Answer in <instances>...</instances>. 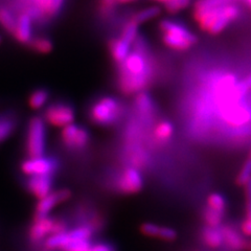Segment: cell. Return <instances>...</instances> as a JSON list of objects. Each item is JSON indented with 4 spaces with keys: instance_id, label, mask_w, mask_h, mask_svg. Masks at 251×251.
I'll return each mask as SVG.
<instances>
[{
    "instance_id": "35",
    "label": "cell",
    "mask_w": 251,
    "mask_h": 251,
    "mask_svg": "<svg viewBox=\"0 0 251 251\" xmlns=\"http://www.w3.org/2000/svg\"><path fill=\"white\" fill-rule=\"evenodd\" d=\"M115 4H116L115 0H101V7L107 11L113 9V6Z\"/></svg>"
},
{
    "instance_id": "13",
    "label": "cell",
    "mask_w": 251,
    "mask_h": 251,
    "mask_svg": "<svg viewBox=\"0 0 251 251\" xmlns=\"http://www.w3.org/2000/svg\"><path fill=\"white\" fill-rule=\"evenodd\" d=\"M140 232L147 237L158 239L166 242H173L177 239V231L169 226L158 225L152 222L143 223L139 227Z\"/></svg>"
},
{
    "instance_id": "28",
    "label": "cell",
    "mask_w": 251,
    "mask_h": 251,
    "mask_svg": "<svg viewBox=\"0 0 251 251\" xmlns=\"http://www.w3.org/2000/svg\"><path fill=\"white\" fill-rule=\"evenodd\" d=\"M202 218H203V221H204V223H205L206 226L221 227L224 216L220 215L218 213H215V211L210 210L206 207H204V209L202 210Z\"/></svg>"
},
{
    "instance_id": "7",
    "label": "cell",
    "mask_w": 251,
    "mask_h": 251,
    "mask_svg": "<svg viewBox=\"0 0 251 251\" xmlns=\"http://www.w3.org/2000/svg\"><path fill=\"white\" fill-rule=\"evenodd\" d=\"M113 188L123 195H134L144 187V178L139 170L129 167L124 168L113 179Z\"/></svg>"
},
{
    "instance_id": "26",
    "label": "cell",
    "mask_w": 251,
    "mask_h": 251,
    "mask_svg": "<svg viewBox=\"0 0 251 251\" xmlns=\"http://www.w3.org/2000/svg\"><path fill=\"white\" fill-rule=\"evenodd\" d=\"M29 45L39 53H49L52 50V42L46 37H37L30 41Z\"/></svg>"
},
{
    "instance_id": "40",
    "label": "cell",
    "mask_w": 251,
    "mask_h": 251,
    "mask_svg": "<svg viewBox=\"0 0 251 251\" xmlns=\"http://www.w3.org/2000/svg\"><path fill=\"white\" fill-rule=\"evenodd\" d=\"M247 157H249V158H251V148H250V150H249V153H248Z\"/></svg>"
},
{
    "instance_id": "27",
    "label": "cell",
    "mask_w": 251,
    "mask_h": 251,
    "mask_svg": "<svg viewBox=\"0 0 251 251\" xmlns=\"http://www.w3.org/2000/svg\"><path fill=\"white\" fill-rule=\"evenodd\" d=\"M16 122L13 117L3 116L0 117V143L5 140L14 132Z\"/></svg>"
},
{
    "instance_id": "11",
    "label": "cell",
    "mask_w": 251,
    "mask_h": 251,
    "mask_svg": "<svg viewBox=\"0 0 251 251\" xmlns=\"http://www.w3.org/2000/svg\"><path fill=\"white\" fill-rule=\"evenodd\" d=\"M72 196L73 193L68 188H61L59 191L51 192L46 197L39 200V202L37 203L34 219L50 217V214L54 207L63 202L68 201L72 198Z\"/></svg>"
},
{
    "instance_id": "6",
    "label": "cell",
    "mask_w": 251,
    "mask_h": 251,
    "mask_svg": "<svg viewBox=\"0 0 251 251\" xmlns=\"http://www.w3.org/2000/svg\"><path fill=\"white\" fill-rule=\"evenodd\" d=\"M46 149V127L41 117H33L29 121L26 134V152L28 158L44 156Z\"/></svg>"
},
{
    "instance_id": "30",
    "label": "cell",
    "mask_w": 251,
    "mask_h": 251,
    "mask_svg": "<svg viewBox=\"0 0 251 251\" xmlns=\"http://www.w3.org/2000/svg\"><path fill=\"white\" fill-rule=\"evenodd\" d=\"M229 1L230 0H198V1L195 3L194 11L213 9V7H218V6L228 4Z\"/></svg>"
},
{
    "instance_id": "29",
    "label": "cell",
    "mask_w": 251,
    "mask_h": 251,
    "mask_svg": "<svg viewBox=\"0 0 251 251\" xmlns=\"http://www.w3.org/2000/svg\"><path fill=\"white\" fill-rule=\"evenodd\" d=\"M250 179H251V158L247 157L245 162L243 163L241 170L238 173L237 178H235V183H237L239 186L244 187Z\"/></svg>"
},
{
    "instance_id": "16",
    "label": "cell",
    "mask_w": 251,
    "mask_h": 251,
    "mask_svg": "<svg viewBox=\"0 0 251 251\" xmlns=\"http://www.w3.org/2000/svg\"><path fill=\"white\" fill-rule=\"evenodd\" d=\"M224 244L231 251H242L243 244H244L245 238L243 237L241 231H239L232 225H224L221 227Z\"/></svg>"
},
{
    "instance_id": "15",
    "label": "cell",
    "mask_w": 251,
    "mask_h": 251,
    "mask_svg": "<svg viewBox=\"0 0 251 251\" xmlns=\"http://www.w3.org/2000/svg\"><path fill=\"white\" fill-rule=\"evenodd\" d=\"M13 36L22 44H29L33 40V18L28 14L23 13L17 18V25Z\"/></svg>"
},
{
    "instance_id": "43",
    "label": "cell",
    "mask_w": 251,
    "mask_h": 251,
    "mask_svg": "<svg viewBox=\"0 0 251 251\" xmlns=\"http://www.w3.org/2000/svg\"><path fill=\"white\" fill-rule=\"evenodd\" d=\"M114 251H116V250H114Z\"/></svg>"
},
{
    "instance_id": "12",
    "label": "cell",
    "mask_w": 251,
    "mask_h": 251,
    "mask_svg": "<svg viewBox=\"0 0 251 251\" xmlns=\"http://www.w3.org/2000/svg\"><path fill=\"white\" fill-rule=\"evenodd\" d=\"M27 2L31 7L28 14L30 17L35 16L38 18H52L60 13L65 0H27Z\"/></svg>"
},
{
    "instance_id": "39",
    "label": "cell",
    "mask_w": 251,
    "mask_h": 251,
    "mask_svg": "<svg viewBox=\"0 0 251 251\" xmlns=\"http://www.w3.org/2000/svg\"><path fill=\"white\" fill-rule=\"evenodd\" d=\"M155 1H158V2H162V3L164 4V3H166V2H168V1H169V0H155Z\"/></svg>"
},
{
    "instance_id": "3",
    "label": "cell",
    "mask_w": 251,
    "mask_h": 251,
    "mask_svg": "<svg viewBox=\"0 0 251 251\" xmlns=\"http://www.w3.org/2000/svg\"><path fill=\"white\" fill-rule=\"evenodd\" d=\"M164 45L177 51H185L197 43L198 38L183 23L175 20H162L159 25Z\"/></svg>"
},
{
    "instance_id": "2",
    "label": "cell",
    "mask_w": 251,
    "mask_h": 251,
    "mask_svg": "<svg viewBox=\"0 0 251 251\" xmlns=\"http://www.w3.org/2000/svg\"><path fill=\"white\" fill-rule=\"evenodd\" d=\"M240 15L238 6L232 4H225L213 9L194 11V17L199 23L200 27L209 34H219L229 25L231 21L237 19Z\"/></svg>"
},
{
    "instance_id": "21",
    "label": "cell",
    "mask_w": 251,
    "mask_h": 251,
    "mask_svg": "<svg viewBox=\"0 0 251 251\" xmlns=\"http://www.w3.org/2000/svg\"><path fill=\"white\" fill-rule=\"evenodd\" d=\"M206 208L215 211L222 216H225L227 209V203L225 198L219 193H211L208 195L206 199Z\"/></svg>"
},
{
    "instance_id": "32",
    "label": "cell",
    "mask_w": 251,
    "mask_h": 251,
    "mask_svg": "<svg viewBox=\"0 0 251 251\" xmlns=\"http://www.w3.org/2000/svg\"><path fill=\"white\" fill-rule=\"evenodd\" d=\"M245 190V199H246V217L251 220V179L244 186Z\"/></svg>"
},
{
    "instance_id": "31",
    "label": "cell",
    "mask_w": 251,
    "mask_h": 251,
    "mask_svg": "<svg viewBox=\"0 0 251 251\" xmlns=\"http://www.w3.org/2000/svg\"><path fill=\"white\" fill-rule=\"evenodd\" d=\"M191 4V0H169L168 2L164 3L166 10L171 14H176L182 11Z\"/></svg>"
},
{
    "instance_id": "17",
    "label": "cell",
    "mask_w": 251,
    "mask_h": 251,
    "mask_svg": "<svg viewBox=\"0 0 251 251\" xmlns=\"http://www.w3.org/2000/svg\"><path fill=\"white\" fill-rule=\"evenodd\" d=\"M174 135V126L167 120H162L153 129L152 140L159 147L166 146Z\"/></svg>"
},
{
    "instance_id": "14",
    "label": "cell",
    "mask_w": 251,
    "mask_h": 251,
    "mask_svg": "<svg viewBox=\"0 0 251 251\" xmlns=\"http://www.w3.org/2000/svg\"><path fill=\"white\" fill-rule=\"evenodd\" d=\"M52 184L53 176H33L28 178L26 187L30 194H33L36 198L40 200L52 192Z\"/></svg>"
},
{
    "instance_id": "38",
    "label": "cell",
    "mask_w": 251,
    "mask_h": 251,
    "mask_svg": "<svg viewBox=\"0 0 251 251\" xmlns=\"http://www.w3.org/2000/svg\"><path fill=\"white\" fill-rule=\"evenodd\" d=\"M245 84H246L247 87H251V76H249V77L247 78V81L245 82Z\"/></svg>"
},
{
    "instance_id": "33",
    "label": "cell",
    "mask_w": 251,
    "mask_h": 251,
    "mask_svg": "<svg viewBox=\"0 0 251 251\" xmlns=\"http://www.w3.org/2000/svg\"><path fill=\"white\" fill-rule=\"evenodd\" d=\"M115 248L113 245L106 242H98L92 243L90 251H114Z\"/></svg>"
},
{
    "instance_id": "22",
    "label": "cell",
    "mask_w": 251,
    "mask_h": 251,
    "mask_svg": "<svg viewBox=\"0 0 251 251\" xmlns=\"http://www.w3.org/2000/svg\"><path fill=\"white\" fill-rule=\"evenodd\" d=\"M49 99H50L49 90L44 88H39L31 92V94L28 98V105L31 109L34 110L41 109L46 105Z\"/></svg>"
},
{
    "instance_id": "9",
    "label": "cell",
    "mask_w": 251,
    "mask_h": 251,
    "mask_svg": "<svg viewBox=\"0 0 251 251\" xmlns=\"http://www.w3.org/2000/svg\"><path fill=\"white\" fill-rule=\"evenodd\" d=\"M75 117V108L66 101H57L46 108L44 120L53 127H66L74 124Z\"/></svg>"
},
{
    "instance_id": "42",
    "label": "cell",
    "mask_w": 251,
    "mask_h": 251,
    "mask_svg": "<svg viewBox=\"0 0 251 251\" xmlns=\"http://www.w3.org/2000/svg\"><path fill=\"white\" fill-rule=\"evenodd\" d=\"M248 1H249V3H250V4H251V0H248Z\"/></svg>"
},
{
    "instance_id": "18",
    "label": "cell",
    "mask_w": 251,
    "mask_h": 251,
    "mask_svg": "<svg viewBox=\"0 0 251 251\" xmlns=\"http://www.w3.org/2000/svg\"><path fill=\"white\" fill-rule=\"evenodd\" d=\"M201 241L204 245L210 249H218L221 247L224 244L221 227L204 226L201 230Z\"/></svg>"
},
{
    "instance_id": "10",
    "label": "cell",
    "mask_w": 251,
    "mask_h": 251,
    "mask_svg": "<svg viewBox=\"0 0 251 251\" xmlns=\"http://www.w3.org/2000/svg\"><path fill=\"white\" fill-rule=\"evenodd\" d=\"M59 170V161L52 157H39L28 158L21 163V171L28 177L33 176H53Z\"/></svg>"
},
{
    "instance_id": "8",
    "label": "cell",
    "mask_w": 251,
    "mask_h": 251,
    "mask_svg": "<svg viewBox=\"0 0 251 251\" xmlns=\"http://www.w3.org/2000/svg\"><path fill=\"white\" fill-rule=\"evenodd\" d=\"M61 141L69 151H83L90 143V133L82 126L72 124L62 130Z\"/></svg>"
},
{
    "instance_id": "34",
    "label": "cell",
    "mask_w": 251,
    "mask_h": 251,
    "mask_svg": "<svg viewBox=\"0 0 251 251\" xmlns=\"http://www.w3.org/2000/svg\"><path fill=\"white\" fill-rule=\"evenodd\" d=\"M240 231L245 238L251 239V220L250 219L245 218L244 220H243L241 223Z\"/></svg>"
},
{
    "instance_id": "1",
    "label": "cell",
    "mask_w": 251,
    "mask_h": 251,
    "mask_svg": "<svg viewBox=\"0 0 251 251\" xmlns=\"http://www.w3.org/2000/svg\"><path fill=\"white\" fill-rule=\"evenodd\" d=\"M152 65L147 42L138 37L134 50L129 53L119 67V87L125 94L140 93L150 84Z\"/></svg>"
},
{
    "instance_id": "41",
    "label": "cell",
    "mask_w": 251,
    "mask_h": 251,
    "mask_svg": "<svg viewBox=\"0 0 251 251\" xmlns=\"http://www.w3.org/2000/svg\"><path fill=\"white\" fill-rule=\"evenodd\" d=\"M0 43H1V37H0Z\"/></svg>"
},
{
    "instance_id": "25",
    "label": "cell",
    "mask_w": 251,
    "mask_h": 251,
    "mask_svg": "<svg viewBox=\"0 0 251 251\" xmlns=\"http://www.w3.org/2000/svg\"><path fill=\"white\" fill-rule=\"evenodd\" d=\"M138 25L135 22H133L131 19L126 23V25L123 26L122 29V35L121 38L126 42H128L129 44H134L136 41V39L138 38Z\"/></svg>"
},
{
    "instance_id": "36",
    "label": "cell",
    "mask_w": 251,
    "mask_h": 251,
    "mask_svg": "<svg viewBox=\"0 0 251 251\" xmlns=\"http://www.w3.org/2000/svg\"><path fill=\"white\" fill-rule=\"evenodd\" d=\"M242 251H251V239H245Z\"/></svg>"
},
{
    "instance_id": "37",
    "label": "cell",
    "mask_w": 251,
    "mask_h": 251,
    "mask_svg": "<svg viewBox=\"0 0 251 251\" xmlns=\"http://www.w3.org/2000/svg\"><path fill=\"white\" fill-rule=\"evenodd\" d=\"M135 1H137V0H115V2L120 4H127V3H132Z\"/></svg>"
},
{
    "instance_id": "5",
    "label": "cell",
    "mask_w": 251,
    "mask_h": 251,
    "mask_svg": "<svg viewBox=\"0 0 251 251\" xmlns=\"http://www.w3.org/2000/svg\"><path fill=\"white\" fill-rule=\"evenodd\" d=\"M68 230V223L63 218L45 217L34 219L28 229V238L31 243L39 244L52 234L62 233Z\"/></svg>"
},
{
    "instance_id": "4",
    "label": "cell",
    "mask_w": 251,
    "mask_h": 251,
    "mask_svg": "<svg viewBox=\"0 0 251 251\" xmlns=\"http://www.w3.org/2000/svg\"><path fill=\"white\" fill-rule=\"evenodd\" d=\"M124 106L116 98L105 96L94 100L89 108V119L98 126H112L124 115Z\"/></svg>"
},
{
    "instance_id": "20",
    "label": "cell",
    "mask_w": 251,
    "mask_h": 251,
    "mask_svg": "<svg viewBox=\"0 0 251 251\" xmlns=\"http://www.w3.org/2000/svg\"><path fill=\"white\" fill-rule=\"evenodd\" d=\"M135 106L137 111L143 117H150L154 112V103L147 92H140L137 94Z\"/></svg>"
},
{
    "instance_id": "24",
    "label": "cell",
    "mask_w": 251,
    "mask_h": 251,
    "mask_svg": "<svg viewBox=\"0 0 251 251\" xmlns=\"http://www.w3.org/2000/svg\"><path fill=\"white\" fill-rule=\"evenodd\" d=\"M17 18L16 16L7 9H0V25L6 30L14 34L16 29V25H17Z\"/></svg>"
},
{
    "instance_id": "23",
    "label": "cell",
    "mask_w": 251,
    "mask_h": 251,
    "mask_svg": "<svg viewBox=\"0 0 251 251\" xmlns=\"http://www.w3.org/2000/svg\"><path fill=\"white\" fill-rule=\"evenodd\" d=\"M159 14H160L159 7H157V6L147 7V9L138 11L137 13H135L134 15H133L131 20H132L133 22H135L137 25H139L140 23L150 21L151 19L156 18L157 16H158Z\"/></svg>"
},
{
    "instance_id": "19",
    "label": "cell",
    "mask_w": 251,
    "mask_h": 251,
    "mask_svg": "<svg viewBox=\"0 0 251 251\" xmlns=\"http://www.w3.org/2000/svg\"><path fill=\"white\" fill-rule=\"evenodd\" d=\"M130 49L131 44L123 40L121 37L112 39V40L109 42L110 54H111L112 59L117 63V64H121V63H123L127 59L130 53Z\"/></svg>"
}]
</instances>
